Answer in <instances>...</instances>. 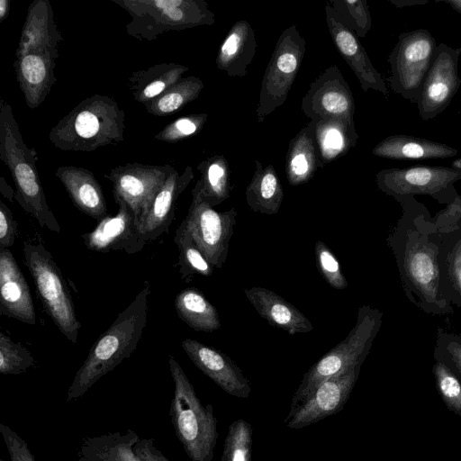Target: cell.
<instances>
[{
    "label": "cell",
    "instance_id": "obj_1",
    "mask_svg": "<svg viewBox=\"0 0 461 461\" xmlns=\"http://www.w3.org/2000/svg\"><path fill=\"white\" fill-rule=\"evenodd\" d=\"M403 213L387 238L409 300L423 312L443 315L453 312L445 287L441 262V236L426 208L401 203Z\"/></svg>",
    "mask_w": 461,
    "mask_h": 461
},
{
    "label": "cell",
    "instance_id": "obj_2",
    "mask_svg": "<svg viewBox=\"0 0 461 461\" xmlns=\"http://www.w3.org/2000/svg\"><path fill=\"white\" fill-rule=\"evenodd\" d=\"M150 285L119 313L113 324L92 346L68 390L67 402L82 397L101 377L112 371L136 349L146 326Z\"/></svg>",
    "mask_w": 461,
    "mask_h": 461
},
{
    "label": "cell",
    "instance_id": "obj_3",
    "mask_svg": "<svg viewBox=\"0 0 461 461\" xmlns=\"http://www.w3.org/2000/svg\"><path fill=\"white\" fill-rule=\"evenodd\" d=\"M125 113L115 99L95 94L52 127L49 139L63 151L91 152L124 140Z\"/></svg>",
    "mask_w": 461,
    "mask_h": 461
},
{
    "label": "cell",
    "instance_id": "obj_4",
    "mask_svg": "<svg viewBox=\"0 0 461 461\" xmlns=\"http://www.w3.org/2000/svg\"><path fill=\"white\" fill-rule=\"evenodd\" d=\"M0 159L9 168L15 185L14 200L41 228L59 232L39 176L37 152L23 141L11 105L0 99Z\"/></svg>",
    "mask_w": 461,
    "mask_h": 461
},
{
    "label": "cell",
    "instance_id": "obj_5",
    "mask_svg": "<svg viewBox=\"0 0 461 461\" xmlns=\"http://www.w3.org/2000/svg\"><path fill=\"white\" fill-rule=\"evenodd\" d=\"M174 382L170 418L176 435L191 461H212L218 439L212 404L203 406L179 363L168 359Z\"/></svg>",
    "mask_w": 461,
    "mask_h": 461
},
{
    "label": "cell",
    "instance_id": "obj_6",
    "mask_svg": "<svg viewBox=\"0 0 461 461\" xmlns=\"http://www.w3.org/2000/svg\"><path fill=\"white\" fill-rule=\"evenodd\" d=\"M383 312L370 305L358 309L357 322L348 336L314 363L294 393L289 411L301 405L323 381L361 366L381 324Z\"/></svg>",
    "mask_w": 461,
    "mask_h": 461
},
{
    "label": "cell",
    "instance_id": "obj_7",
    "mask_svg": "<svg viewBox=\"0 0 461 461\" xmlns=\"http://www.w3.org/2000/svg\"><path fill=\"white\" fill-rule=\"evenodd\" d=\"M131 20L127 33L140 41H151L169 31H183L212 25L215 15L203 0H112Z\"/></svg>",
    "mask_w": 461,
    "mask_h": 461
},
{
    "label": "cell",
    "instance_id": "obj_8",
    "mask_svg": "<svg viewBox=\"0 0 461 461\" xmlns=\"http://www.w3.org/2000/svg\"><path fill=\"white\" fill-rule=\"evenodd\" d=\"M23 252L47 314L61 333L76 343L81 324L60 268L41 242L25 241Z\"/></svg>",
    "mask_w": 461,
    "mask_h": 461
},
{
    "label": "cell",
    "instance_id": "obj_9",
    "mask_svg": "<svg viewBox=\"0 0 461 461\" xmlns=\"http://www.w3.org/2000/svg\"><path fill=\"white\" fill-rule=\"evenodd\" d=\"M306 52V41L295 25L283 31L266 68L256 108L258 122H263L282 106L293 86Z\"/></svg>",
    "mask_w": 461,
    "mask_h": 461
},
{
    "label": "cell",
    "instance_id": "obj_10",
    "mask_svg": "<svg viewBox=\"0 0 461 461\" xmlns=\"http://www.w3.org/2000/svg\"><path fill=\"white\" fill-rule=\"evenodd\" d=\"M436 47V40L427 29L399 35L387 57L391 70L387 82L393 93L417 104Z\"/></svg>",
    "mask_w": 461,
    "mask_h": 461
},
{
    "label": "cell",
    "instance_id": "obj_11",
    "mask_svg": "<svg viewBox=\"0 0 461 461\" xmlns=\"http://www.w3.org/2000/svg\"><path fill=\"white\" fill-rule=\"evenodd\" d=\"M459 180L461 170L442 166L393 167L375 175L378 189L400 203L416 194H426L449 205L459 196L454 188Z\"/></svg>",
    "mask_w": 461,
    "mask_h": 461
},
{
    "label": "cell",
    "instance_id": "obj_12",
    "mask_svg": "<svg viewBox=\"0 0 461 461\" xmlns=\"http://www.w3.org/2000/svg\"><path fill=\"white\" fill-rule=\"evenodd\" d=\"M175 169L172 165L128 163L111 169L105 178L113 183L115 202H124L133 212L138 226L157 192Z\"/></svg>",
    "mask_w": 461,
    "mask_h": 461
},
{
    "label": "cell",
    "instance_id": "obj_13",
    "mask_svg": "<svg viewBox=\"0 0 461 461\" xmlns=\"http://www.w3.org/2000/svg\"><path fill=\"white\" fill-rule=\"evenodd\" d=\"M237 215L234 207L217 212L203 202L191 203L184 221L195 244L213 267L221 268L227 259Z\"/></svg>",
    "mask_w": 461,
    "mask_h": 461
},
{
    "label": "cell",
    "instance_id": "obj_14",
    "mask_svg": "<svg viewBox=\"0 0 461 461\" xmlns=\"http://www.w3.org/2000/svg\"><path fill=\"white\" fill-rule=\"evenodd\" d=\"M460 57L461 47L452 48L446 43L437 45L417 102L422 120L428 121L441 114L459 90Z\"/></svg>",
    "mask_w": 461,
    "mask_h": 461
},
{
    "label": "cell",
    "instance_id": "obj_15",
    "mask_svg": "<svg viewBox=\"0 0 461 461\" xmlns=\"http://www.w3.org/2000/svg\"><path fill=\"white\" fill-rule=\"evenodd\" d=\"M302 111L311 121L339 119L355 125V101L349 85L337 65L323 70L302 99Z\"/></svg>",
    "mask_w": 461,
    "mask_h": 461
},
{
    "label": "cell",
    "instance_id": "obj_16",
    "mask_svg": "<svg viewBox=\"0 0 461 461\" xmlns=\"http://www.w3.org/2000/svg\"><path fill=\"white\" fill-rule=\"evenodd\" d=\"M361 366L332 376L320 384L312 393L293 411L285 423L292 429L310 426L343 410L357 384Z\"/></svg>",
    "mask_w": 461,
    "mask_h": 461
},
{
    "label": "cell",
    "instance_id": "obj_17",
    "mask_svg": "<svg viewBox=\"0 0 461 461\" xmlns=\"http://www.w3.org/2000/svg\"><path fill=\"white\" fill-rule=\"evenodd\" d=\"M181 347L194 366L225 393L241 399L249 397L250 382L229 356L192 339H184Z\"/></svg>",
    "mask_w": 461,
    "mask_h": 461
},
{
    "label": "cell",
    "instance_id": "obj_18",
    "mask_svg": "<svg viewBox=\"0 0 461 461\" xmlns=\"http://www.w3.org/2000/svg\"><path fill=\"white\" fill-rule=\"evenodd\" d=\"M118 212L99 221L90 232L82 234L88 249L107 253L124 250L128 254L140 251L146 242L140 237L139 226L131 209L122 201H117Z\"/></svg>",
    "mask_w": 461,
    "mask_h": 461
},
{
    "label": "cell",
    "instance_id": "obj_19",
    "mask_svg": "<svg viewBox=\"0 0 461 461\" xmlns=\"http://www.w3.org/2000/svg\"><path fill=\"white\" fill-rule=\"evenodd\" d=\"M328 31L338 51L352 69L364 92L377 91L388 97L389 90L381 73L372 64L358 37L337 18L330 5L325 6Z\"/></svg>",
    "mask_w": 461,
    "mask_h": 461
},
{
    "label": "cell",
    "instance_id": "obj_20",
    "mask_svg": "<svg viewBox=\"0 0 461 461\" xmlns=\"http://www.w3.org/2000/svg\"><path fill=\"white\" fill-rule=\"evenodd\" d=\"M62 35L54 20L49 0H33L28 7L15 58L31 52L59 57Z\"/></svg>",
    "mask_w": 461,
    "mask_h": 461
},
{
    "label": "cell",
    "instance_id": "obj_21",
    "mask_svg": "<svg viewBox=\"0 0 461 461\" xmlns=\"http://www.w3.org/2000/svg\"><path fill=\"white\" fill-rule=\"evenodd\" d=\"M191 166L180 174L176 168L154 196L139 227L144 242L152 241L168 230L175 217L176 203L180 194L194 179Z\"/></svg>",
    "mask_w": 461,
    "mask_h": 461
},
{
    "label": "cell",
    "instance_id": "obj_22",
    "mask_svg": "<svg viewBox=\"0 0 461 461\" xmlns=\"http://www.w3.org/2000/svg\"><path fill=\"white\" fill-rule=\"evenodd\" d=\"M0 313L36 324L30 288L9 249H0Z\"/></svg>",
    "mask_w": 461,
    "mask_h": 461
},
{
    "label": "cell",
    "instance_id": "obj_23",
    "mask_svg": "<svg viewBox=\"0 0 461 461\" xmlns=\"http://www.w3.org/2000/svg\"><path fill=\"white\" fill-rule=\"evenodd\" d=\"M56 59L50 54L38 52L15 59L14 68L16 80L29 108H38L57 82L54 75Z\"/></svg>",
    "mask_w": 461,
    "mask_h": 461
},
{
    "label": "cell",
    "instance_id": "obj_24",
    "mask_svg": "<svg viewBox=\"0 0 461 461\" xmlns=\"http://www.w3.org/2000/svg\"><path fill=\"white\" fill-rule=\"evenodd\" d=\"M244 293L258 313L272 326L290 335L313 330L312 322L302 312L275 292L252 286L245 289Z\"/></svg>",
    "mask_w": 461,
    "mask_h": 461
},
{
    "label": "cell",
    "instance_id": "obj_25",
    "mask_svg": "<svg viewBox=\"0 0 461 461\" xmlns=\"http://www.w3.org/2000/svg\"><path fill=\"white\" fill-rule=\"evenodd\" d=\"M55 175L78 210L98 221L108 215L102 186L90 170L61 166Z\"/></svg>",
    "mask_w": 461,
    "mask_h": 461
},
{
    "label": "cell",
    "instance_id": "obj_26",
    "mask_svg": "<svg viewBox=\"0 0 461 461\" xmlns=\"http://www.w3.org/2000/svg\"><path fill=\"white\" fill-rule=\"evenodd\" d=\"M257 41L249 22H236L227 32L216 56L218 69L229 77H245L257 52Z\"/></svg>",
    "mask_w": 461,
    "mask_h": 461
},
{
    "label": "cell",
    "instance_id": "obj_27",
    "mask_svg": "<svg viewBox=\"0 0 461 461\" xmlns=\"http://www.w3.org/2000/svg\"><path fill=\"white\" fill-rule=\"evenodd\" d=\"M457 153L456 149L447 144L405 134L388 136L372 149L376 157L394 160L447 158Z\"/></svg>",
    "mask_w": 461,
    "mask_h": 461
},
{
    "label": "cell",
    "instance_id": "obj_28",
    "mask_svg": "<svg viewBox=\"0 0 461 461\" xmlns=\"http://www.w3.org/2000/svg\"><path fill=\"white\" fill-rule=\"evenodd\" d=\"M140 438L131 429L86 437L77 449L76 461H140L134 451Z\"/></svg>",
    "mask_w": 461,
    "mask_h": 461
},
{
    "label": "cell",
    "instance_id": "obj_29",
    "mask_svg": "<svg viewBox=\"0 0 461 461\" xmlns=\"http://www.w3.org/2000/svg\"><path fill=\"white\" fill-rule=\"evenodd\" d=\"M319 167L315 122L310 121L288 145L285 171L289 185H300L309 182Z\"/></svg>",
    "mask_w": 461,
    "mask_h": 461
},
{
    "label": "cell",
    "instance_id": "obj_30",
    "mask_svg": "<svg viewBox=\"0 0 461 461\" xmlns=\"http://www.w3.org/2000/svg\"><path fill=\"white\" fill-rule=\"evenodd\" d=\"M200 178L192 189V201L203 202L211 207L219 205L230 195V170L222 155L211 156L197 166Z\"/></svg>",
    "mask_w": 461,
    "mask_h": 461
},
{
    "label": "cell",
    "instance_id": "obj_31",
    "mask_svg": "<svg viewBox=\"0 0 461 461\" xmlns=\"http://www.w3.org/2000/svg\"><path fill=\"white\" fill-rule=\"evenodd\" d=\"M188 70V67L175 62L156 64L133 72L128 86L135 101L144 105L176 84Z\"/></svg>",
    "mask_w": 461,
    "mask_h": 461
},
{
    "label": "cell",
    "instance_id": "obj_32",
    "mask_svg": "<svg viewBox=\"0 0 461 461\" xmlns=\"http://www.w3.org/2000/svg\"><path fill=\"white\" fill-rule=\"evenodd\" d=\"M255 171L246 188V202L254 212L272 215L278 212L284 190L273 165L255 159Z\"/></svg>",
    "mask_w": 461,
    "mask_h": 461
},
{
    "label": "cell",
    "instance_id": "obj_33",
    "mask_svg": "<svg viewBox=\"0 0 461 461\" xmlns=\"http://www.w3.org/2000/svg\"><path fill=\"white\" fill-rule=\"evenodd\" d=\"M441 236L440 262L452 305L461 307V221L435 224Z\"/></svg>",
    "mask_w": 461,
    "mask_h": 461
},
{
    "label": "cell",
    "instance_id": "obj_34",
    "mask_svg": "<svg viewBox=\"0 0 461 461\" xmlns=\"http://www.w3.org/2000/svg\"><path fill=\"white\" fill-rule=\"evenodd\" d=\"M314 122L321 167L343 157L357 145L358 134L355 125L333 118L321 119Z\"/></svg>",
    "mask_w": 461,
    "mask_h": 461
},
{
    "label": "cell",
    "instance_id": "obj_35",
    "mask_svg": "<svg viewBox=\"0 0 461 461\" xmlns=\"http://www.w3.org/2000/svg\"><path fill=\"white\" fill-rule=\"evenodd\" d=\"M174 303L178 317L196 331L212 332L221 326L216 308L196 288L180 291Z\"/></svg>",
    "mask_w": 461,
    "mask_h": 461
},
{
    "label": "cell",
    "instance_id": "obj_36",
    "mask_svg": "<svg viewBox=\"0 0 461 461\" xmlns=\"http://www.w3.org/2000/svg\"><path fill=\"white\" fill-rule=\"evenodd\" d=\"M203 87V82L199 77L194 76L182 77L160 95L144 104V107L152 115L168 116L195 100Z\"/></svg>",
    "mask_w": 461,
    "mask_h": 461
},
{
    "label": "cell",
    "instance_id": "obj_37",
    "mask_svg": "<svg viewBox=\"0 0 461 461\" xmlns=\"http://www.w3.org/2000/svg\"><path fill=\"white\" fill-rule=\"evenodd\" d=\"M179 250L178 267L181 278L189 282L194 275L210 276L214 267L205 258L183 221L174 238Z\"/></svg>",
    "mask_w": 461,
    "mask_h": 461
},
{
    "label": "cell",
    "instance_id": "obj_38",
    "mask_svg": "<svg viewBox=\"0 0 461 461\" xmlns=\"http://www.w3.org/2000/svg\"><path fill=\"white\" fill-rule=\"evenodd\" d=\"M339 21L357 37H365L372 26L366 0H330Z\"/></svg>",
    "mask_w": 461,
    "mask_h": 461
},
{
    "label": "cell",
    "instance_id": "obj_39",
    "mask_svg": "<svg viewBox=\"0 0 461 461\" xmlns=\"http://www.w3.org/2000/svg\"><path fill=\"white\" fill-rule=\"evenodd\" d=\"M252 434V426L245 420L232 421L227 429L221 461H251Z\"/></svg>",
    "mask_w": 461,
    "mask_h": 461
},
{
    "label": "cell",
    "instance_id": "obj_40",
    "mask_svg": "<svg viewBox=\"0 0 461 461\" xmlns=\"http://www.w3.org/2000/svg\"><path fill=\"white\" fill-rule=\"evenodd\" d=\"M35 360L22 344L14 342L8 335L0 332V373L19 375L32 367Z\"/></svg>",
    "mask_w": 461,
    "mask_h": 461
},
{
    "label": "cell",
    "instance_id": "obj_41",
    "mask_svg": "<svg viewBox=\"0 0 461 461\" xmlns=\"http://www.w3.org/2000/svg\"><path fill=\"white\" fill-rule=\"evenodd\" d=\"M432 373L438 396L448 411L461 417V381L444 364L435 361Z\"/></svg>",
    "mask_w": 461,
    "mask_h": 461
},
{
    "label": "cell",
    "instance_id": "obj_42",
    "mask_svg": "<svg viewBox=\"0 0 461 461\" xmlns=\"http://www.w3.org/2000/svg\"><path fill=\"white\" fill-rule=\"evenodd\" d=\"M207 119L205 113L181 116L165 126L154 138L168 143L181 141L199 133Z\"/></svg>",
    "mask_w": 461,
    "mask_h": 461
},
{
    "label": "cell",
    "instance_id": "obj_43",
    "mask_svg": "<svg viewBox=\"0 0 461 461\" xmlns=\"http://www.w3.org/2000/svg\"><path fill=\"white\" fill-rule=\"evenodd\" d=\"M433 357L461 381V335L438 329Z\"/></svg>",
    "mask_w": 461,
    "mask_h": 461
},
{
    "label": "cell",
    "instance_id": "obj_44",
    "mask_svg": "<svg viewBox=\"0 0 461 461\" xmlns=\"http://www.w3.org/2000/svg\"><path fill=\"white\" fill-rule=\"evenodd\" d=\"M314 255L319 272L328 285L335 289H345L348 286V282L341 271L339 262L321 240L316 241Z\"/></svg>",
    "mask_w": 461,
    "mask_h": 461
},
{
    "label": "cell",
    "instance_id": "obj_45",
    "mask_svg": "<svg viewBox=\"0 0 461 461\" xmlns=\"http://www.w3.org/2000/svg\"><path fill=\"white\" fill-rule=\"evenodd\" d=\"M0 432L11 461H36L28 444L9 426L1 423Z\"/></svg>",
    "mask_w": 461,
    "mask_h": 461
},
{
    "label": "cell",
    "instance_id": "obj_46",
    "mask_svg": "<svg viewBox=\"0 0 461 461\" xmlns=\"http://www.w3.org/2000/svg\"><path fill=\"white\" fill-rule=\"evenodd\" d=\"M17 226L10 209L0 201V249H9L14 244Z\"/></svg>",
    "mask_w": 461,
    "mask_h": 461
},
{
    "label": "cell",
    "instance_id": "obj_47",
    "mask_svg": "<svg viewBox=\"0 0 461 461\" xmlns=\"http://www.w3.org/2000/svg\"><path fill=\"white\" fill-rule=\"evenodd\" d=\"M134 451L140 461H169L154 445L153 438H140Z\"/></svg>",
    "mask_w": 461,
    "mask_h": 461
},
{
    "label": "cell",
    "instance_id": "obj_48",
    "mask_svg": "<svg viewBox=\"0 0 461 461\" xmlns=\"http://www.w3.org/2000/svg\"><path fill=\"white\" fill-rule=\"evenodd\" d=\"M0 192L3 197L12 202L15 197L14 190L6 183L4 176L0 178Z\"/></svg>",
    "mask_w": 461,
    "mask_h": 461
},
{
    "label": "cell",
    "instance_id": "obj_49",
    "mask_svg": "<svg viewBox=\"0 0 461 461\" xmlns=\"http://www.w3.org/2000/svg\"><path fill=\"white\" fill-rule=\"evenodd\" d=\"M396 7L412 6L417 5H425L428 0H389Z\"/></svg>",
    "mask_w": 461,
    "mask_h": 461
},
{
    "label": "cell",
    "instance_id": "obj_50",
    "mask_svg": "<svg viewBox=\"0 0 461 461\" xmlns=\"http://www.w3.org/2000/svg\"><path fill=\"white\" fill-rule=\"evenodd\" d=\"M10 1L0 0V23H3L9 15Z\"/></svg>",
    "mask_w": 461,
    "mask_h": 461
},
{
    "label": "cell",
    "instance_id": "obj_51",
    "mask_svg": "<svg viewBox=\"0 0 461 461\" xmlns=\"http://www.w3.org/2000/svg\"><path fill=\"white\" fill-rule=\"evenodd\" d=\"M435 2H440L450 5L452 9H454L461 15V0H435Z\"/></svg>",
    "mask_w": 461,
    "mask_h": 461
},
{
    "label": "cell",
    "instance_id": "obj_52",
    "mask_svg": "<svg viewBox=\"0 0 461 461\" xmlns=\"http://www.w3.org/2000/svg\"><path fill=\"white\" fill-rule=\"evenodd\" d=\"M451 167L454 169L461 170V158L454 160L452 162Z\"/></svg>",
    "mask_w": 461,
    "mask_h": 461
},
{
    "label": "cell",
    "instance_id": "obj_53",
    "mask_svg": "<svg viewBox=\"0 0 461 461\" xmlns=\"http://www.w3.org/2000/svg\"><path fill=\"white\" fill-rule=\"evenodd\" d=\"M0 461H6V460H5L4 458H1Z\"/></svg>",
    "mask_w": 461,
    "mask_h": 461
}]
</instances>
